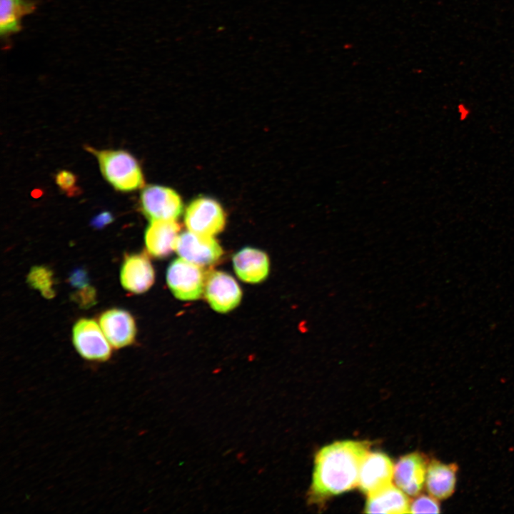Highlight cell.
Returning <instances> with one entry per match:
<instances>
[{
  "label": "cell",
  "instance_id": "ac0fdd59",
  "mask_svg": "<svg viewBox=\"0 0 514 514\" xmlns=\"http://www.w3.org/2000/svg\"><path fill=\"white\" fill-rule=\"evenodd\" d=\"M30 286L39 290L47 298L54 296V278L51 270L44 266H35L28 276Z\"/></svg>",
  "mask_w": 514,
  "mask_h": 514
},
{
  "label": "cell",
  "instance_id": "ba28073f",
  "mask_svg": "<svg viewBox=\"0 0 514 514\" xmlns=\"http://www.w3.org/2000/svg\"><path fill=\"white\" fill-rule=\"evenodd\" d=\"M204 291L211 307L219 313H227L236 308L242 296L236 280L229 274L218 271L207 275Z\"/></svg>",
  "mask_w": 514,
  "mask_h": 514
},
{
  "label": "cell",
  "instance_id": "2e32d148",
  "mask_svg": "<svg viewBox=\"0 0 514 514\" xmlns=\"http://www.w3.org/2000/svg\"><path fill=\"white\" fill-rule=\"evenodd\" d=\"M410 500L398 487L390 484L368 495L364 512L366 513H410Z\"/></svg>",
  "mask_w": 514,
  "mask_h": 514
},
{
  "label": "cell",
  "instance_id": "44dd1931",
  "mask_svg": "<svg viewBox=\"0 0 514 514\" xmlns=\"http://www.w3.org/2000/svg\"><path fill=\"white\" fill-rule=\"evenodd\" d=\"M113 221L114 217L109 211H103L92 219L91 226L96 228H101Z\"/></svg>",
  "mask_w": 514,
  "mask_h": 514
},
{
  "label": "cell",
  "instance_id": "8992f818",
  "mask_svg": "<svg viewBox=\"0 0 514 514\" xmlns=\"http://www.w3.org/2000/svg\"><path fill=\"white\" fill-rule=\"evenodd\" d=\"M72 340L79 354L84 359L105 362L111 356V345L100 325L89 318H81L73 327Z\"/></svg>",
  "mask_w": 514,
  "mask_h": 514
},
{
  "label": "cell",
  "instance_id": "5b68a950",
  "mask_svg": "<svg viewBox=\"0 0 514 514\" xmlns=\"http://www.w3.org/2000/svg\"><path fill=\"white\" fill-rule=\"evenodd\" d=\"M166 281L177 298L193 301L202 296L206 276L201 266L178 258L173 260L168 267Z\"/></svg>",
  "mask_w": 514,
  "mask_h": 514
},
{
  "label": "cell",
  "instance_id": "e0dca14e",
  "mask_svg": "<svg viewBox=\"0 0 514 514\" xmlns=\"http://www.w3.org/2000/svg\"><path fill=\"white\" fill-rule=\"evenodd\" d=\"M34 4L28 0H0V34L9 36L18 32L23 17L31 13Z\"/></svg>",
  "mask_w": 514,
  "mask_h": 514
},
{
  "label": "cell",
  "instance_id": "3957f363",
  "mask_svg": "<svg viewBox=\"0 0 514 514\" xmlns=\"http://www.w3.org/2000/svg\"><path fill=\"white\" fill-rule=\"evenodd\" d=\"M184 221L189 231L213 236L223 231L226 215L221 204L215 199L199 196L188 204Z\"/></svg>",
  "mask_w": 514,
  "mask_h": 514
},
{
  "label": "cell",
  "instance_id": "30bf717a",
  "mask_svg": "<svg viewBox=\"0 0 514 514\" xmlns=\"http://www.w3.org/2000/svg\"><path fill=\"white\" fill-rule=\"evenodd\" d=\"M428 465V458L421 453L402 456L394 466L395 484L407 495H418L425 483Z\"/></svg>",
  "mask_w": 514,
  "mask_h": 514
},
{
  "label": "cell",
  "instance_id": "7c38bea8",
  "mask_svg": "<svg viewBox=\"0 0 514 514\" xmlns=\"http://www.w3.org/2000/svg\"><path fill=\"white\" fill-rule=\"evenodd\" d=\"M99 325L111 346L116 349L131 345L136 327L133 316L126 311L112 308L102 313Z\"/></svg>",
  "mask_w": 514,
  "mask_h": 514
},
{
  "label": "cell",
  "instance_id": "277c9868",
  "mask_svg": "<svg viewBox=\"0 0 514 514\" xmlns=\"http://www.w3.org/2000/svg\"><path fill=\"white\" fill-rule=\"evenodd\" d=\"M140 208L150 221L176 220L183 212V202L173 189L159 185L144 187L140 194Z\"/></svg>",
  "mask_w": 514,
  "mask_h": 514
},
{
  "label": "cell",
  "instance_id": "52a82bcc",
  "mask_svg": "<svg viewBox=\"0 0 514 514\" xmlns=\"http://www.w3.org/2000/svg\"><path fill=\"white\" fill-rule=\"evenodd\" d=\"M175 251L183 259L200 266L216 263L223 255V249L213 238L186 231L178 236Z\"/></svg>",
  "mask_w": 514,
  "mask_h": 514
},
{
  "label": "cell",
  "instance_id": "ffe728a7",
  "mask_svg": "<svg viewBox=\"0 0 514 514\" xmlns=\"http://www.w3.org/2000/svg\"><path fill=\"white\" fill-rule=\"evenodd\" d=\"M55 182L58 187L67 196H74L80 193V188L77 186V178L76 175L66 170H61L55 176Z\"/></svg>",
  "mask_w": 514,
  "mask_h": 514
},
{
  "label": "cell",
  "instance_id": "8fae6325",
  "mask_svg": "<svg viewBox=\"0 0 514 514\" xmlns=\"http://www.w3.org/2000/svg\"><path fill=\"white\" fill-rule=\"evenodd\" d=\"M154 270L143 253L126 254L121 267L122 286L130 293L139 294L148 291L154 283Z\"/></svg>",
  "mask_w": 514,
  "mask_h": 514
},
{
  "label": "cell",
  "instance_id": "d6986e66",
  "mask_svg": "<svg viewBox=\"0 0 514 514\" xmlns=\"http://www.w3.org/2000/svg\"><path fill=\"white\" fill-rule=\"evenodd\" d=\"M438 500L426 495L417 496L410 504V513H439Z\"/></svg>",
  "mask_w": 514,
  "mask_h": 514
},
{
  "label": "cell",
  "instance_id": "4fadbf2b",
  "mask_svg": "<svg viewBox=\"0 0 514 514\" xmlns=\"http://www.w3.org/2000/svg\"><path fill=\"white\" fill-rule=\"evenodd\" d=\"M180 228L176 220L151 221L144 236L148 252L160 258L169 256L175 250Z\"/></svg>",
  "mask_w": 514,
  "mask_h": 514
},
{
  "label": "cell",
  "instance_id": "5bb4252c",
  "mask_svg": "<svg viewBox=\"0 0 514 514\" xmlns=\"http://www.w3.org/2000/svg\"><path fill=\"white\" fill-rule=\"evenodd\" d=\"M458 467L455 463H445L436 459L428 463L425 488L431 496L438 500H445L455 490Z\"/></svg>",
  "mask_w": 514,
  "mask_h": 514
},
{
  "label": "cell",
  "instance_id": "6da1fadb",
  "mask_svg": "<svg viewBox=\"0 0 514 514\" xmlns=\"http://www.w3.org/2000/svg\"><path fill=\"white\" fill-rule=\"evenodd\" d=\"M370 446L366 440H341L318 450L309 490L310 500L319 503L358 486L361 466Z\"/></svg>",
  "mask_w": 514,
  "mask_h": 514
},
{
  "label": "cell",
  "instance_id": "7a4b0ae2",
  "mask_svg": "<svg viewBox=\"0 0 514 514\" xmlns=\"http://www.w3.org/2000/svg\"><path fill=\"white\" fill-rule=\"evenodd\" d=\"M99 162L104 178L114 189L131 192L144 186V177L136 158L124 150H96L86 146Z\"/></svg>",
  "mask_w": 514,
  "mask_h": 514
},
{
  "label": "cell",
  "instance_id": "9a60e30c",
  "mask_svg": "<svg viewBox=\"0 0 514 514\" xmlns=\"http://www.w3.org/2000/svg\"><path fill=\"white\" fill-rule=\"evenodd\" d=\"M234 271L242 281L256 283L263 281L269 272V260L263 251L246 247L233 257Z\"/></svg>",
  "mask_w": 514,
  "mask_h": 514
},
{
  "label": "cell",
  "instance_id": "9c48e42d",
  "mask_svg": "<svg viewBox=\"0 0 514 514\" xmlns=\"http://www.w3.org/2000/svg\"><path fill=\"white\" fill-rule=\"evenodd\" d=\"M393 473V463L386 454L369 452L361 466L358 487L368 495L392 484Z\"/></svg>",
  "mask_w": 514,
  "mask_h": 514
}]
</instances>
